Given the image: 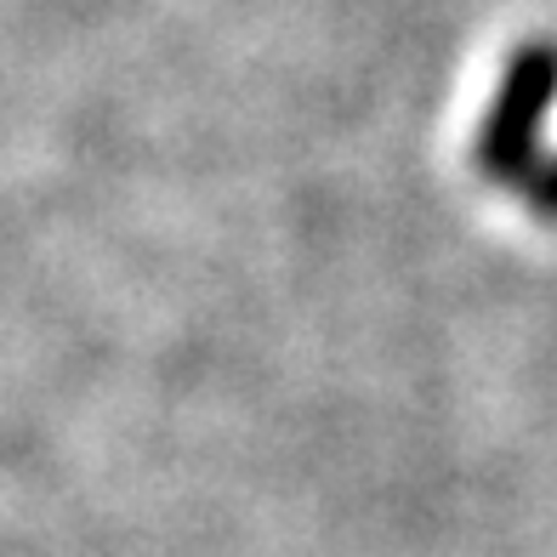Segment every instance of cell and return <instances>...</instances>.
I'll list each match as a JSON object with an SVG mask.
<instances>
[{"instance_id":"obj_1","label":"cell","mask_w":557,"mask_h":557,"mask_svg":"<svg viewBox=\"0 0 557 557\" xmlns=\"http://www.w3.org/2000/svg\"><path fill=\"white\" fill-rule=\"evenodd\" d=\"M557 103V40H523L472 137V165L500 188H529L546 160V120Z\"/></svg>"},{"instance_id":"obj_2","label":"cell","mask_w":557,"mask_h":557,"mask_svg":"<svg viewBox=\"0 0 557 557\" xmlns=\"http://www.w3.org/2000/svg\"><path fill=\"white\" fill-rule=\"evenodd\" d=\"M523 199H529V211H535V216L557 222V154H546V160H541V171L529 176Z\"/></svg>"}]
</instances>
